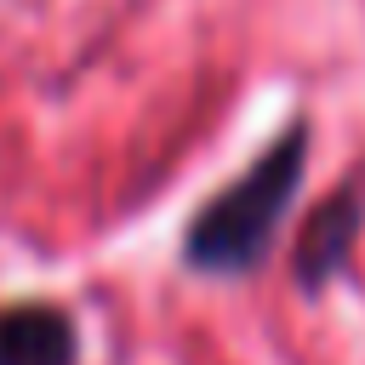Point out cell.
<instances>
[{"mask_svg":"<svg viewBox=\"0 0 365 365\" xmlns=\"http://www.w3.org/2000/svg\"><path fill=\"white\" fill-rule=\"evenodd\" d=\"M308 143L314 125L308 120H285L257 154L251 165L222 182L217 194L200 200V211L188 217L182 240H177V262L200 279H245L274 257V240L302 194L308 177Z\"/></svg>","mask_w":365,"mask_h":365,"instance_id":"cell-1","label":"cell"},{"mask_svg":"<svg viewBox=\"0 0 365 365\" xmlns=\"http://www.w3.org/2000/svg\"><path fill=\"white\" fill-rule=\"evenodd\" d=\"M359 234H365V188L359 182H336L297 228V245H291V285L319 302L336 279L354 274V251H359Z\"/></svg>","mask_w":365,"mask_h":365,"instance_id":"cell-2","label":"cell"},{"mask_svg":"<svg viewBox=\"0 0 365 365\" xmlns=\"http://www.w3.org/2000/svg\"><path fill=\"white\" fill-rule=\"evenodd\" d=\"M0 365H80V325L57 302L0 308Z\"/></svg>","mask_w":365,"mask_h":365,"instance_id":"cell-3","label":"cell"}]
</instances>
